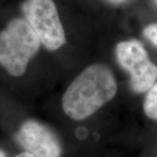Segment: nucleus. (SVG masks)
<instances>
[{"label":"nucleus","mask_w":157,"mask_h":157,"mask_svg":"<svg viewBox=\"0 0 157 157\" xmlns=\"http://www.w3.org/2000/svg\"><path fill=\"white\" fill-rule=\"evenodd\" d=\"M117 83L112 71L105 65L94 64L75 78L62 98L65 113L74 121L89 118L112 100Z\"/></svg>","instance_id":"obj_1"},{"label":"nucleus","mask_w":157,"mask_h":157,"mask_svg":"<svg viewBox=\"0 0 157 157\" xmlns=\"http://www.w3.org/2000/svg\"><path fill=\"white\" fill-rule=\"evenodd\" d=\"M40 44L39 37L25 18L12 19L0 32V66L13 77L21 76Z\"/></svg>","instance_id":"obj_2"},{"label":"nucleus","mask_w":157,"mask_h":157,"mask_svg":"<svg viewBox=\"0 0 157 157\" xmlns=\"http://www.w3.org/2000/svg\"><path fill=\"white\" fill-rule=\"evenodd\" d=\"M22 11L25 20L46 49L56 51L66 43V33L52 0H25Z\"/></svg>","instance_id":"obj_3"},{"label":"nucleus","mask_w":157,"mask_h":157,"mask_svg":"<svg viewBox=\"0 0 157 157\" xmlns=\"http://www.w3.org/2000/svg\"><path fill=\"white\" fill-rule=\"evenodd\" d=\"M116 57L121 67L130 75L135 93L147 92L157 79V67L149 59L144 46L137 40L122 41L116 46Z\"/></svg>","instance_id":"obj_4"},{"label":"nucleus","mask_w":157,"mask_h":157,"mask_svg":"<svg viewBox=\"0 0 157 157\" xmlns=\"http://www.w3.org/2000/svg\"><path fill=\"white\" fill-rule=\"evenodd\" d=\"M15 139L24 151L35 157H61L62 147L56 135L47 126L35 120L21 124Z\"/></svg>","instance_id":"obj_5"},{"label":"nucleus","mask_w":157,"mask_h":157,"mask_svg":"<svg viewBox=\"0 0 157 157\" xmlns=\"http://www.w3.org/2000/svg\"><path fill=\"white\" fill-rule=\"evenodd\" d=\"M143 109L147 117L157 121V81L147 90Z\"/></svg>","instance_id":"obj_6"},{"label":"nucleus","mask_w":157,"mask_h":157,"mask_svg":"<svg viewBox=\"0 0 157 157\" xmlns=\"http://www.w3.org/2000/svg\"><path fill=\"white\" fill-rule=\"evenodd\" d=\"M144 36L157 46V24H153L144 29Z\"/></svg>","instance_id":"obj_7"},{"label":"nucleus","mask_w":157,"mask_h":157,"mask_svg":"<svg viewBox=\"0 0 157 157\" xmlns=\"http://www.w3.org/2000/svg\"><path fill=\"white\" fill-rule=\"evenodd\" d=\"M12 157H35L33 155H32V154H30L28 152L26 151H22L21 153H19V154H17L16 155H14V156Z\"/></svg>","instance_id":"obj_8"},{"label":"nucleus","mask_w":157,"mask_h":157,"mask_svg":"<svg viewBox=\"0 0 157 157\" xmlns=\"http://www.w3.org/2000/svg\"><path fill=\"white\" fill-rule=\"evenodd\" d=\"M0 157H6V152L4 151L1 147H0Z\"/></svg>","instance_id":"obj_9"},{"label":"nucleus","mask_w":157,"mask_h":157,"mask_svg":"<svg viewBox=\"0 0 157 157\" xmlns=\"http://www.w3.org/2000/svg\"><path fill=\"white\" fill-rule=\"evenodd\" d=\"M110 1H112L113 3H121V2H123L125 0H110Z\"/></svg>","instance_id":"obj_10"},{"label":"nucleus","mask_w":157,"mask_h":157,"mask_svg":"<svg viewBox=\"0 0 157 157\" xmlns=\"http://www.w3.org/2000/svg\"><path fill=\"white\" fill-rule=\"evenodd\" d=\"M155 2H156V3H157V0H155Z\"/></svg>","instance_id":"obj_11"}]
</instances>
